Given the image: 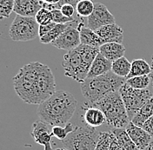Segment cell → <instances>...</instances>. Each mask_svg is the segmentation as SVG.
Returning a JSON list of instances; mask_svg holds the SVG:
<instances>
[{
	"label": "cell",
	"mask_w": 153,
	"mask_h": 150,
	"mask_svg": "<svg viewBox=\"0 0 153 150\" xmlns=\"http://www.w3.org/2000/svg\"><path fill=\"white\" fill-rule=\"evenodd\" d=\"M13 87L18 96L27 104L39 105L57 91L51 69L39 62L23 66L13 77Z\"/></svg>",
	"instance_id": "1"
},
{
	"label": "cell",
	"mask_w": 153,
	"mask_h": 150,
	"mask_svg": "<svg viewBox=\"0 0 153 150\" xmlns=\"http://www.w3.org/2000/svg\"><path fill=\"white\" fill-rule=\"evenodd\" d=\"M77 102L67 91L57 90L46 101L39 104L38 115L39 119L51 127H65L76 111Z\"/></svg>",
	"instance_id": "2"
},
{
	"label": "cell",
	"mask_w": 153,
	"mask_h": 150,
	"mask_svg": "<svg viewBox=\"0 0 153 150\" xmlns=\"http://www.w3.org/2000/svg\"><path fill=\"white\" fill-rule=\"evenodd\" d=\"M99 52L98 47L82 44L76 49L68 51L62 61L65 75L76 82L83 83L87 78L91 64Z\"/></svg>",
	"instance_id": "3"
},
{
	"label": "cell",
	"mask_w": 153,
	"mask_h": 150,
	"mask_svg": "<svg viewBox=\"0 0 153 150\" xmlns=\"http://www.w3.org/2000/svg\"><path fill=\"white\" fill-rule=\"evenodd\" d=\"M127 79L110 71L105 75L86 78L81 83V91L89 104H93L106 95L119 91Z\"/></svg>",
	"instance_id": "4"
},
{
	"label": "cell",
	"mask_w": 153,
	"mask_h": 150,
	"mask_svg": "<svg viewBox=\"0 0 153 150\" xmlns=\"http://www.w3.org/2000/svg\"><path fill=\"white\" fill-rule=\"evenodd\" d=\"M90 105L104 113L106 123L113 129H125L131 122L119 91L106 95L97 103Z\"/></svg>",
	"instance_id": "5"
},
{
	"label": "cell",
	"mask_w": 153,
	"mask_h": 150,
	"mask_svg": "<svg viewBox=\"0 0 153 150\" xmlns=\"http://www.w3.org/2000/svg\"><path fill=\"white\" fill-rule=\"evenodd\" d=\"M99 132L89 126H76L62 141L68 150H95Z\"/></svg>",
	"instance_id": "6"
},
{
	"label": "cell",
	"mask_w": 153,
	"mask_h": 150,
	"mask_svg": "<svg viewBox=\"0 0 153 150\" xmlns=\"http://www.w3.org/2000/svg\"><path fill=\"white\" fill-rule=\"evenodd\" d=\"M119 93L123 99L130 121L133 119L143 104L153 96L150 89H136L129 86L126 83L119 89Z\"/></svg>",
	"instance_id": "7"
},
{
	"label": "cell",
	"mask_w": 153,
	"mask_h": 150,
	"mask_svg": "<svg viewBox=\"0 0 153 150\" xmlns=\"http://www.w3.org/2000/svg\"><path fill=\"white\" fill-rule=\"evenodd\" d=\"M39 24L33 17L17 15L9 29V36L13 41L27 42L38 37Z\"/></svg>",
	"instance_id": "8"
},
{
	"label": "cell",
	"mask_w": 153,
	"mask_h": 150,
	"mask_svg": "<svg viewBox=\"0 0 153 150\" xmlns=\"http://www.w3.org/2000/svg\"><path fill=\"white\" fill-rule=\"evenodd\" d=\"M78 24L79 21L76 19L72 22H70L66 30L60 35L59 38H57L54 42L51 43V45L57 49L65 50L68 51L78 47L81 44L80 33L77 30Z\"/></svg>",
	"instance_id": "9"
},
{
	"label": "cell",
	"mask_w": 153,
	"mask_h": 150,
	"mask_svg": "<svg viewBox=\"0 0 153 150\" xmlns=\"http://www.w3.org/2000/svg\"><path fill=\"white\" fill-rule=\"evenodd\" d=\"M115 24L114 16L102 3H95L92 14L87 18V27L97 30L105 25Z\"/></svg>",
	"instance_id": "10"
},
{
	"label": "cell",
	"mask_w": 153,
	"mask_h": 150,
	"mask_svg": "<svg viewBox=\"0 0 153 150\" xmlns=\"http://www.w3.org/2000/svg\"><path fill=\"white\" fill-rule=\"evenodd\" d=\"M31 136L35 142L44 146L45 150H53L51 146L52 139V128L46 122L38 120L32 125Z\"/></svg>",
	"instance_id": "11"
},
{
	"label": "cell",
	"mask_w": 153,
	"mask_h": 150,
	"mask_svg": "<svg viewBox=\"0 0 153 150\" xmlns=\"http://www.w3.org/2000/svg\"><path fill=\"white\" fill-rule=\"evenodd\" d=\"M125 129L136 146L140 150L146 149L152 140L153 137L148 132L145 131L141 127L134 125L131 122L128 124Z\"/></svg>",
	"instance_id": "12"
},
{
	"label": "cell",
	"mask_w": 153,
	"mask_h": 150,
	"mask_svg": "<svg viewBox=\"0 0 153 150\" xmlns=\"http://www.w3.org/2000/svg\"><path fill=\"white\" fill-rule=\"evenodd\" d=\"M43 8L41 0H15L13 11L23 17H33Z\"/></svg>",
	"instance_id": "13"
},
{
	"label": "cell",
	"mask_w": 153,
	"mask_h": 150,
	"mask_svg": "<svg viewBox=\"0 0 153 150\" xmlns=\"http://www.w3.org/2000/svg\"><path fill=\"white\" fill-rule=\"evenodd\" d=\"M96 33L104 40L105 43H118L123 44L124 30L116 23L105 25L95 30Z\"/></svg>",
	"instance_id": "14"
},
{
	"label": "cell",
	"mask_w": 153,
	"mask_h": 150,
	"mask_svg": "<svg viewBox=\"0 0 153 150\" xmlns=\"http://www.w3.org/2000/svg\"><path fill=\"white\" fill-rule=\"evenodd\" d=\"M82 109H85L83 117L87 126L96 129L106 122L105 115L99 109L93 107L87 103L84 104Z\"/></svg>",
	"instance_id": "15"
},
{
	"label": "cell",
	"mask_w": 153,
	"mask_h": 150,
	"mask_svg": "<svg viewBox=\"0 0 153 150\" xmlns=\"http://www.w3.org/2000/svg\"><path fill=\"white\" fill-rule=\"evenodd\" d=\"M77 30L80 33V39L82 44L99 48L105 44L104 40L96 33L95 30L85 27V24L82 21L79 22L77 25Z\"/></svg>",
	"instance_id": "16"
},
{
	"label": "cell",
	"mask_w": 153,
	"mask_h": 150,
	"mask_svg": "<svg viewBox=\"0 0 153 150\" xmlns=\"http://www.w3.org/2000/svg\"><path fill=\"white\" fill-rule=\"evenodd\" d=\"M111 67H112V62L105 58V56L99 52L91 64L87 78L105 75L106 73L111 71Z\"/></svg>",
	"instance_id": "17"
},
{
	"label": "cell",
	"mask_w": 153,
	"mask_h": 150,
	"mask_svg": "<svg viewBox=\"0 0 153 150\" xmlns=\"http://www.w3.org/2000/svg\"><path fill=\"white\" fill-rule=\"evenodd\" d=\"M125 50L123 44L118 43H105L99 47L100 53L111 62H114L118 58L123 57Z\"/></svg>",
	"instance_id": "18"
},
{
	"label": "cell",
	"mask_w": 153,
	"mask_h": 150,
	"mask_svg": "<svg viewBox=\"0 0 153 150\" xmlns=\"http://www.w3.org/2000/svg\"><path fill=\"white\" fill-rule=\"evenodd\" d=\"M153 115V96L149 99L137 113L131 122L137 127H143V123Z\"/></svg>",
	"instance_id": "19"
},
{
	"label": "cell",
	"mask_w": 153,
	"mask_h": 150,
	"mask_svg": "<svg viewBox=\"0 0 153 150\" xmlns=\"http://www.w3.org/2000/svg\"><path fill=\"white\" fill-rule=\"evenodd\" d=\"M152 65H150L144 59H134L131 62V71L126 79L135 77V76H141V75H149L152 74Z\"/></svg>",
	"instance_id": "20"
},
{
	"label": "cell",
	"mask_w": 153,
	"mask_h": 150,
	"mask_svg": "<svg viewBox=\"0 0 153 150\" xmlns=\"http://www.w3.org/2000/svg\"><path fill=\"white\" fill-rule=\"evenodd\" d=\"M111 132L123 150H140L131 140L125 129H114Z\"/></svg>",
	"instance_id": "21"
},
{
	"label": "cell",
	"mask_w": 153,
	"mask_h": 150,
	"mask_svg": "<svg viewBox=\"0 0 153 150\" xmlns=\"http://www.w3.org/2000/svg\"><path fill=\"white\" fill-rule=\"evenodd\" d=\"M131 68V63H130L126 57L123 56L112 62L111 71L118 76L126 78L130 74Z\"/></svg>",
	"instance_id": "22"
},
{
	"label": "cell",
	"mask_w": 153,
	"mask_h": 150,
	"mask_svg": "<svg viewBox=\"0 0 153 150\" xmlns=\"http://www.w3.org/2000/svg\"><path fill=\"white\" fill-rule=\"evenodd\" d=\"M69 24H57V25L52 29L50 32H48L46 35L43 36L42 38H40V42L42 44H51L52 42H54L57 38L60 37V35L65 30L67 27L69 26Z\"/></svg>",
	"instance_id": "23"
},
{
	"label": "cell",
	"mask_w": 153,
	"mask_h": 150,
	"mask_svg": "<svg viewBox=\"0 0 153 150\" xmlns=\"http://www.w3.org/2000/svg\"><path fill=\"white\" fill-rule=\"evenodd\" d=\"M94 4L92 0H81L76 6V16L80 18H89L94 10Z\"/></svg>",
	"instance_id": "24"
},
{
	"label": "cell",
	"mask_w": 153,
	"mask_h": 150,
	"mask_svg": "<svg viewBox=\"0 0 153 150\" xmlns=\"http://www.w3.org/2000/svg\"><path fill=\"white\" fill-rule=\"evenodd\" d=\"M152 83L151 75H141V76H135L127 79L126 83L131 86V88L136 89H149Z\"/></svg>",
	"instance_id": "25"
},
{
	"label": "cell",
	"mask_w": 153,
	"mask_h": 150,
	"mask_svg": "<svg viewBox=\"0 0 153 150\" xmlns=\"http://www.w3.org/2000/svg\"><path fill=\"white\" fill-rule=\"evenodd\" d=\"M113 137L112 132H100L95 150H109Z\"/></svg>",
	"instance_id": "26"
},
{
	"label": "cell",
	"mask_w": 153,
	"mask_h": 150,
	"mask_svg": "<svg viewBox=\"0 0 153 150\" xmlns=\"http://www.w3.org/2000/svg\"><path fill=\"white\" fill-rule=\"evenodd\" d=\"M74 126L71 123H67L65 127L62 126H54L52 127V134L53 136H55L57 139H58L59 141H63L65 140L67 137V135L73 131L74 129Z\"/></svg>",
	"instance_id": "27"
},
{
	"label": "cell",
	"mask_w": 153,
	"mask_h": 150,
	"mask_svg": "<svg viewBox=\"0 0 153 150\" xmlns=\"http://www.w3.org/2000/svg\"><path fill=\"white\" fill-rule=\"evenodd\" d=\"M15 0H0V19L8 18L14 10Z\"/></svg>",
	"instance_id": "28"
},
{
	"label": "cell",
	"mask_w": 153,
	"mask_h": 150,
	"mask_svg": "<svg viewBox=\"0 0 153 150\" xmlns=\"http://www.w3.org/2000/svg\"><path fill=\"white\" fill-rule=\"evenodd\" d=\"M35 19L39 25H45L52 22V13L51 10L42 8L35 16Z\"/></svg>",
	"instance_id": "29"
},
{
	"label": "cell",
	"mask_w": 153,
	"mask_h": 150,
	"mask_svg": "<svg viewBox=\"0 0 153 150\" xmlns=\"http://www.w3.org/2000/svg\"><path fill=\"white\" fill-rule=\"evenodd\" d=\"M52 13V22L56 23V24H68L70 22L74 21L76 18H67L65 17L62 12L60 9L53 10H51Z\"/></svg>",
	"instance_id": "30"
},
{
	"label": "cell",
	"mask_w": 153,
	"mask_h": 150,
	"mask_svg": "<svg viewBox=\"0 0 153 150\" xmlns=\"http://www.w3.org/2000/svg\"><path fill=\"white\" fill-rule=\"evenodd\" d=\"M61 12L67 17V18H74V14H75V11L76 9L74 6H72L71 4H63L60 8Z\"/></svg>",
	"instance_id": "31"
},
{
	"label": "cell",
	"mask_w": 153,
	"mask_h": 150,
	"mask_svg": "<svg viewBox=\"0 0 153 150\" xmlns=\"http://www.w3.org/2000/svg\"><path fill=\"white\" fill-rule=\"evenodd\" d=\"M56 25H57V24L54 23V22H51V23H49L47 24H45V25H39V30H38V37H39V38H42L45 35H46L48 32H50Z\"/></svg>",
	"instance_id": "32"
},
{
	"label": "cell",
	"mask_w": 153,
	"mask_h": 150,
	"mask_svg": "<svg viewBox=\"0 0 153 150\" xmlns=\"http://www.w3.org/2000/svg\"><path fill=\"white\" fill-rule=\"evenodd\" d=\"M142 128L145 131L148 132L153 137V115L152 117H150L146 122L143 123Z\"/></svg>",
	"instance_id": "33"
},
{
	"label": "cell",
	"mask_w": 153,
	"mask_h": 150,
	"mask_svg": "<svg viewBox=\"0 0 153 150\" xmlns=\"http://www.w3.org/2000/svg\"><path fill=\"white\" fill-rule=\"evenodd\" d=\"M81 0H60L59 1V3H58V5L61 7L63 4H71L72 6H74L75 7V9H76V4H78V2H80ZM92 1H94V0H92Z\"/></svg>",
	"instance_id": "34"
},
{
	"label": "cell",
	"mask_w": 153,
	"mask_h": 150,
	"mask_svg": "<svg viewBox=\"0 0 153 150\" xmlns=\"http://www.w3.org/2000/svg\"><path fill=\"white\" fill-rule=\"evenodd\" d=\"M109 150H123L122 148L120 147V145L118 144V142L117 141L116 137L113 134V137H112V140H111V147H110V149Z\"/></svg>",
	"instance_id": "35"
},
{
	"label": "cell",
	"mask_w": 153,
	"mask_h": 150,
	"mask_svg": "<svg viewBox=\"0 0 153 150\" xmlns=\"http://www.w3.org/2000/svg\"><path fill=\"white\" fill-rule=\"evenodd\" d=\"M152 74H151V79H152V83H151V85H150V89H151V91L152 92L153 94V56L152 58Z\"/></svg>",
	"instance_id": "36"
},
{
	"label": "cell",
	"mask_w": 153,
	"mask_h": 150,
	"mask_svg": "<svg viewBox=\"0 0 153 150\" xmlns=\"http://www.w3.org/2000/svg\"><path fill=\"white\" fill-rule=\"evenodd\" d=\"M44 4H58L60 0H41Z\"/></svg>",
	"instance_id": "37"
},
{
	"label": "cell",
	"mask_w": 153,
	"mask_h": 150,
	"mask_svg": "<svg viewBox=\"0 0 153 150\" xmlns=\"http://www.w3.org/2000/svg\"><path fill=\"white\" fill-rule=\"evenodd\" d=\"M143 150H153V138L152 141H151V143L148 145V147L146 148V149H144Z\"/></svg>",
	"instance_id": "38"
},
{
	"label": "cell",
	"mask_w": 153,
	"mask_h": 150,
	"mask_svg": "<svg viewBox=\"0 0 153 150\" xmlns=\"http://www.w3.org/2000/svg\"><path fill=\"white\" fill-rule=\"evenodd\" d=\"M53 150H68L66 149H53Z\"/></svg>",
	"instance_id": "39"
}]
</instances>
